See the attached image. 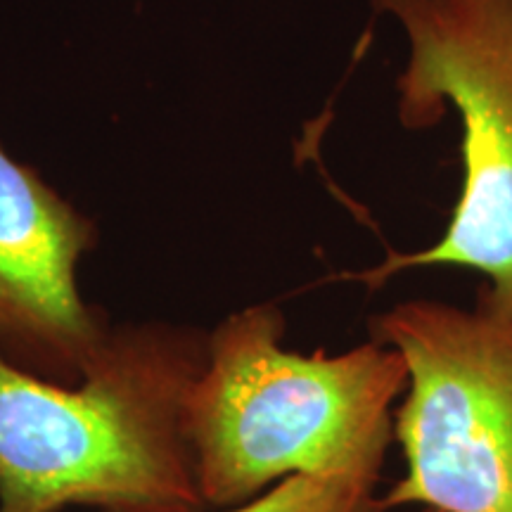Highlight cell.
I'll return each instance as SVG.
<instances>
[{
    "instance_id": "6da1fadb",
    "label": "cell",
    "mask_w": 512,
    "mask_h": 512,
    "mask_svg": "<svg viewBox=\"0 0 512 512\" xmlns=\"http://www.w3.org/2000/svg\"><path fill=\"white\" fill-rule=\"evenodd\" d=\"M207 332L112 325L74 384L0 356V512H207L185 430Z\"/></svg>"
},
{
    "instance_id": "7a4b0ae2",
    "label": "cell",
    "mask_w": 512,
    "mask_h": 512,
    "mask_svg": "<svg viewBox=\"0 0 512 512\" xmlns=\"http://www.w3.org/2000/svg\"><path fill=\"white\" fill-rule=\"evenodd\" d=\"M285 330L280 306L264 302L207 332L185 430L209 510L238 508L297 475L380 482L408 387L403 356L375 339L299 354Z\"/></svg>"
},
{
    "instance_id": "3957f363",
    "label": "cell",
    "mask_w": 512,
    "mask_h": 512,
    "mask_svg": "<svg viewBox=\"0 0 512 512\" xmlns=\"http://www.w3.org/2000/svg\"><path fill=\"white\" fill-rule=\"evenodd\" d=\"M408 41L396 114L425 131L456 112L463 190L444 235L420 252H389L347 273L368 290L411 268H467L486 278L477 299L512 318V0H368Z\"/></svg>"
},
{
    "instance_id": "277c9868",
    "label": "cell",
    "mask_w": 512,
    "mask_h": 512,
    "mask_svg": "<svg viewBox=\"0 0 512 512\" xmlns=\"http://www.w3.org/2000/svg\"><path fill=\"white\" fill-rule=\"evenodd\" d=\"M370 339L408 368L394 411L406 472L382 508L512 512V318L408 299L370 318Z\"/></svg>"
},
{
    "instance_id": "5b68a950",
    "label": "cell",
    "mask_w": 512,
    "mask_h": 512,
    "mask_svg": "<svg viewBox=\"0 0 512 512\" xmlns=\"http://www.w3.org/2000/svg\"><path fill=\"white\" fill-rule=\"evenodd\" d=\"M95 223L0 145V356L74 384L112 325L79 292V261Z\"/></svg>"
},
{
    "instance_id": "8992f818",
    "label": "cell",
    "mask_w": 512,
    "mask_h": 512,
    "mask_svg": "<svg viewBox=\"0 0 512 512\" xmlns=\"http://www.w3.org/2000/svg\"><path fill=\"white\" fill-rule=\"evenodd\" d=\"M221 512H387L375 486L344 477H287L254 501Z\"/></svg>"
},
{
    "instance_id": "52a82bcc",
    "label": "cell",
    "mask_w": 512,
    "mask_h": 512,
    "mask_svg": "<svg viewBox=\"0 0 512 512\" xmlns=\"http://www.w3.org/2000/svg\"><path fill=\"white\" fill-rule=\"evenodd\" d=\"M422 512H441V510H432V508H422Z\"/></svg>"
}]
</instances>
